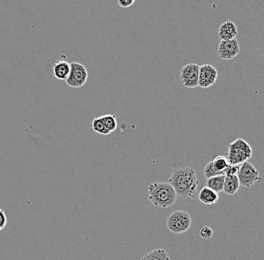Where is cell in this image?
<instances>
[{
	"label": "cell",
	"instance_id": "cell-1",
	"mask_svg": "<svg viewBox=\"0 0 264 260\" xmlns=\"http://www.w3.org/2000/svg\"><path fill=\"white\" fill-rule=\"evenodd\" d=\"M168 183L172 186L177 196L191 200H195L200 184L194 168L184 166L173 170Z\"/></svg>",
	"mask_w": 264,
	"mask_h": 260
},
{
	"label": "cell",
	"instance_id": "cell-2",
	"mask_svg": "<svg viewBox=\"0 0 264 260\" xmlns=\"http://www.w3.org/2000/svg\"><path fill=\"white\" fill-rule=\"evenodd\" d=\"M148 194L149 200L158 208H170L177 201V194L168 182L152 183L149 185Z\"/></svg>",
	"mask_w": 264,
	"mask_h": 260
},
{
	"label": "cell",
	"instance_id": "cell-3",
	"mask_svg": "<svg viewBox=\"0 0 264 260\" xmlns=\"http://www.w3.org/2000/svg\"><path fill=\"white\" fill-rule=\"evenodd\" d=\"M228 160L231 166H239L252 158V149L242 138H237L228 145Z\"/></svg>",
	"mask_w": 264,
	"mask_h": 260
},
{
	"label": "cell",
	"instance_id": "cell-4",
	"mask_svg": "<svg viewBox=\"0 0 264 260\" xmlns=\"http://www.w3.org/2000/svg\"><path fill=\"white\" fill-rule=\"evenodd\" d=\"M191 217L183 210L173 211L167 217V228L172 233L182 234L186 232L191 226Z\"/></svg>",
	"mask_w": 264,
	"mask_h": 260
},
{
	"label": "cell",
	"instance_id": "cell-5",
	"mask_svg": "<svg viewBox=\"0 0 264 260\" xmlns=\"http://www.w3.org/2000/svg\"><path fill=\"white\" fill-rule=\"evenodd\" d=\"M237 177L239 185L246 188L252 187L255 183L261 182L259 170L249 161L244 162L240 165Z\"/></svg>",
	"mask_w": 264,
	"mask_h": 260
},
{
	"label": "cell",
	"instance_id": "cell-6",
	"mask_svg": "<svg viewBox=\"0 0 264 260\" xmlns=\"http://www.w3.org/2000/svg\"><path fill=\"white\" fill-rule=\"evenodd\" d=\"M71 70L68 79L65 80L67 85L72 88H81L86 84L88 80V70L86 67L79 62H71Z\"/></svg>",
	"mask_w": 264,
	"mask_h": 260
},
{
	"label": "cell",
	"instance_id": "cell-7",
	"mask_svg": "<svg viewBox=\"0 0 264 260\" xmlns=\"http://www.w3.org/2000/svg\"><path fill=\"white\" fill-rule=\"evenodd\" d=\"M200 66L197 64L189 63L181 69L180 78L184 87L194 89L198 87Z\"/></svg>",
	"mask_w": 264,
	"mask_h": 260
},
{
	"label": "cell",
	"instance_id": "cell-8",
	"mask_svg": "<svg viewBox=\"0 0 264 260\" xmlns=\"http://www.w3.org/2000/svg\"><path fill=\"white\" fill-rule=\"evenodd\" d=\"M218 78V72L215 67L209 64H204L200 66L198 86L207 89L213 86Z\"/></svg>",
	"mask_w": 264,
	"mask_h": 260
},
{
	"label": "cell",
	"instance_id": "cell-9",
	"mask_svg": "<svg viewBox=\"0 0 264 260\" xmlns=\"http://www.w3.org/2000/svg\"><path fill=\"white\" fill-rule=\"evenodd\" d=\"M239 43L236 38L228 41H221L218 48L219 57L223 60H232L239 55Z\"/></svg>",
	"mask_w": 264,
	"mask_h": 260
},
{
	"label": "cell",
	"instance_id": "cell-10",
	"mask_svg": "<svg viewBox=\"0 0 264 260\" xmlns=\"http://www.w3.org/2000/svg\"><path fill=\"white\" fill-rule=\"evenodd\" d=\"M238 35L237 28L236 24L233 22H225L220 26L219 30V36L222 41H228V40L234 39Z\"/></svg>",
	"mask_w": 264,
	"mask_h": 260
},
{
	"label": "cell",
	"instance_id": "cell-11",
	"mask_svg": "<svg viewBox=\"0 0 264 260\" xmlns=\"http://www.w3.org/2000/svg\"><path fill=\"white\" fill-rule=\"evenodd\" d=\"M198 200L204 205H214L219 202V194L204 186L200 191Z\"/></svg>",
	"mask_w": 264,
	"mask_h": 260
},
{
	"label": "cell",
	"instance_id": "cell-12",
	"mask_svg": "<svg viewBox=\"0 0 264 260\" xmlns=\"http://www.w3.org/2000/svg\"><path fill=\"white\" fill-rule=\"evenodd\" d=\"M71 65L64 60L59 61L53 65L54 76L60 80H66L69 76Z\"/></svg>",
	"mask_w": 264,
	"mask_h": 260
},
{
	"label": "cell",
	"instance_id": "cell-13",
	"mask_svg": "<svg viewBox=\"0 0 264 260\" xmlns=\"http://www.w3.org/2000/svg\"><path fill=\"white\" fill-rule=\"evenodd\" d=\"M237 175H225L223 192L228 195H234L239 189Z\"/></svg>",
	"mask_w": 264,
	"mask_h": 260
},
{
	"label": "cell",
	"instance_id": "cell-14",
	"mask_svg": "<svg viewBox=\"0 0 264 260\" xmlns=\"http://www.w3.org/2000/svg\"><path fill=\"white\" fill-rule=\"evenodd\" d=\"M225 175L214 176L209 178L206 180V186L214 192L219 193L223 192L224 183H225Z\"/></svg>",
	"mask_w": 264,
	"mask_h": 260
},
{
	"label": "cell",
	"instance_id": "cell-15",
	"mask_svg": "<svg viewBox=\"0 0 264 260\" xmlns=\"http://www.w3.org/2000/svg\"><path fill=\"white\" fill-rule=\"evenodd\" d=\"M212 163L216 171L219 172L223 175H225L229 167L230 166L228 158L223 155H218L215 158L212 159Z\"/></svg>",
	"mask_w": 264,
	"mask_h": 260
},
{
	"label": "cell",
	"instance_id": "cell-16",
	"mask_svg": "<svg viewBox=\"0 0 264 260\" xmlns=\"http://www.w3.org/2000/svg\"><path fill=\"white\" fill-rule=\"evenodd\" d=\"M140 260H171L167 252L162 248L156 249L144 255Z\"/></svg>",
	"mask_w": 264,
	"mask_h": 260
},
{
	"label": "cell",
	"instance_id": "cell-17",
	"mask_svg": "<svg viewBox=\"0 0 264 260\" xmlns=\"http://www.w3.org/2000/svg\"><path fill=\"white\" fill-rule=\"evenodd\" d=\"M101 118H102V121L105 124V128L110 134L116 131L118 125L116 115L106 114V115H102Z\"/></svg>",
	"mask_w": 264,
	"mask_h": 260
},
{
	"label": "cell",
	"instance_id": "cell-18",
	"mask_svg": "<svg viewBox=\"0 0 264 260\" xmlns=\"http://www.w3.org/2000/svg\"><path fill=\"white\" fill-rule=\"evenodd\" d=\"M91 128L95 132L102 134V135H108V134H110L108 130L105 128V124H104L101 116L97 117V118H95L92 120V123H91Z\"/></svg>",
	"mask_w": 264,
	"mask_h": 260
},
{
	"label": "cell",
	"instance_id": "cell-19",
	"mask_svg": "<svg viewBox=\"0 0 264 260\" xmlns=\"http://www.w3.org/2000/svg\"><path fill=\"white\" fill-rule=\"evenodd\" d=\"M204 173L205 177H206V179H209V178L214 177V176L223 175L219 173V172L216 171L215 168L212 166V160H210V161L206 163L204 168Z\"/></svg>",
	"mask_w": 264,
	"mask_h": 260
},
{
	"label": "cell",
	"instance_id": "cell-20",
	"mask_svg": "<svg viewBox=\"0 0 264 260\" xmlns=\"http://www.w3.org/2000/svg\"><path fill=\"white\" fill-rule=\"evenodd\" d=\"M214 232L213 229L209 226H204L201 228V232H200V235L204 240H210L213 237Z\"/></svg>",
	"mask_w": 264,
	"mask_h": 260
},
{
	"label": "cell",
	"instance_id": "cell-21",
	"mask_svg": "<svg viewBox=\"0 0 264 260\" xmlns=\"http://www.w3.org/2000/svg\"><path fill=\"white\" fill-rule=\"evenodd\" d=\"M6 224H7V217L5 211L0 208V231L4 229Z\"/></svg>",
	"mask_w": 264,
	"mask_h": 260
},
{
	"label": "cell",
	"instance_id": "cell-22",
	"mask_svg": "<svg viewBox=\"0 0 264 260\" xmlns=\"http://www.w3.org/2000/svg\"><path fill=\"white\" fill-rule=\"evenodd\" d=\"M134 0H119L118 4L121 8H129L134 4Z\"/></svg>",
	"mask_w": 264,
	"mask_h": 260
},
{
	"label": "cell",
	"instance_id": "cell-23",
	"mask_svg": "<svg viewBox=\"0 0 264 260\" xmlns=\"http://www.w3.org/2000/svg\"><path fill=\"white\" fill-rule=\"evenodd\" d=\"M239 166H231V165H230V166L229 167L228 170H227L225 175H237L238 171H239Z\"/></svg>",
	"mask_w": 264,
	"mask_h": 260
}]
</instances>
